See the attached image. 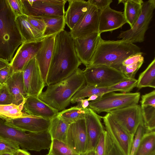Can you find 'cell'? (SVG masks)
<instances>
[{"label": "cell", "mask_w": 155, "mask_h": 155, "mask_svg": "<svg viewBox=\"0 0 155 155\" xmlns=\"http://www.w3.org/2000/svg\"><path fill=\"white\" fill-rule=\"evenodd\" d=\"M104 94H98L93 95L89 97L87 99L89 101H94L98 99Z\"/></svg>", "instance_id": "cell-49"}, {"label": "cell", "mask_w": 155, "mask_h": 155, "mask_svg": "<svg viewBox=\"0 0 155 155\" xmlns=\"http://www.w3.org/2000/svg\"><path fill=\"white\" fill-rule=\"evenodd\" d=\"M101 118L105 130L122 154L130 155L134 136L117 123L109 113Z\"/></svg>", "instance_id": "cell-10"}, {"label": "cell", "mask_w": 155, "mask_h": 155, "mask_svg": "<svg viewBox=\"0 0 155 155\" xmlns=\"http://www.w3.org/2000/svg\"><path fill=\"white\" fill-rule=\"evenodd\" d=\"M25 113L32 116L51 120L58 112L40 100L37 96H28L23 106Z\"/></svg>", "instance_id": "cell-21"}, {"label": "cell", "mask_w": 155, "mask_h": 155, "mask_svg": "<svg viewBox=\"0 0 155 155\" xmlns=\"http://www.w3.org/2000/svg\"><path fill=\"white\" fill-rule=\"evenodd\" d=\"M105 130L101 134L94 150L97 155H104L105 148Z\"/></svg>", "instance_id": "cell-45"}, {"label": "cell", "mask_w": 155, "mask_h": 155, "mask_svg": "<svg viewBox=\"0 0 155 155\" xmlns=\"http://www.w3.org/2000/svg\"><path fill=\"white\" fill-rule=\"evenodd\" d=\"M144 125L147 131L155 129V108L151 106L141 107Z\"/></svg>", "instance_id": "cell-33"}, {"label": "cell", "mask_w": 155, "mask_h": 155, "mask_svg": "<svg viewBox=\"0 0 155 155\" xmlns=\"http://www.w3.org/2000/svg\"><path fill=\"white\" fill-rule=\"evenodd\" d=\"M141 107L151 106L155 108V90L142 95Z\"/></svg>", "instance_id": "cell-42"}, {"label": "cell", "mask_w": 155, "mask_h": 155, "mask_svg": "<svg viewBox=\"0 0 155 155\" xmlns=\"http://www.w3.org/2000/svg\"><path fill=\"white\" fill-rule=\"evenodd\" d=\"M109 113L117 123L134 136L143 120L141 106L138 104Z\"/></svg>", "instance_id": "cell-11"}, {"label": "cell", "mask_w": 155, "mask_h": 155, "mask_svg": "<svg viewBox=\"0 0 155 155\" xmlns=\"http://www.w3.org/2000/svg\"><path fill=\"white\" fill-rule=\"evenodd\" d=\"M15 18L24 15L21 0H7Z\"/></svg>", "instance_id": "cell-44"}, {"label": "cell", "mask_w": 155, "mask_h": 155, "mask_svg": "<svg viewBox=\"0 0 155 155\" xmlns=\"http://www.w3.org/2000/svg\"><path fill=\"white\" fill-rule=\"evenodd\" d=\"M84 118L87 137V151L94 150L101 134L105 130L101 117L88 107Z\"/></svg>", "instance_id": "cell-18"}, {"label": "cell", "mask_w": 155, "mask_h": 155, "mask_svg": "<svg viewBox=\"0 0 155 155\" xmlns=\"http://www.w3.org/2000/svg\"><path fill=\"white\" fill-rule=\"evenodd\" d=\"M86 83L83 70L78 68L66 79L48 86L38 97L59 112L65 109L73 97Z\"/></svg>", "instance_id": "cell-2"}, {"label": "cell", "mask_w": 155, "mask_h": 155, "mask_svg": "<svg viewBox=\"0 0 155 155\" xmlns=\"http://www.w3.org/2000/svg\"><path fill=\"white\" fill-rule=\"evenodd\" d=\"M22 71L25 91L28 96L38 97L45 85L35 57L28 62Z\"/></svg>", "instance_id": "cell-12"}, {"label": "cell", "mask_w": 155, "mask_h": 155, "mask_svg": "<svg viewBox=\"0 0 155 155\" xmlns=\"http://www.w3.org/2000/svg\"><path fill=\"white\" fill-rule=\"evenodd\" d=\"M144 61V60H142L125 66L120 65L116 69L128 78H134L136 73L141 66Z\"/></svg>", "instance_id": "cell-35"}, {"label": "cell", "mask_w": 155, "mask_h": 155, "mask_svg": "<svg viewBox=\"0 0 155 155\" xmlns=\"http://www.w3.org/2000/svg\"><path fill=\"white\" fill-rule=\"evenodd\" d=\"M1 84H0V86H1Z\"/></svg>", "instance_id": "cell-57"}, {"label": "cell", "mask_w": 155, "mask_h": 155, "mask_svg": "<svg viewBox=\"0 0 155 155\" xmlns=\"http://www.w3.org/2000/svg\"><path fill=\"white\" fill-rule=\"evenodd\" d=\"M66 143L73 151L79 154L87 151V137L84 118L69 125L67 132Z\"/></svg>", "instance_id": "cell-13"}, {"label": "cell", "mask_w": 155, "mask_h": 155, "mask_svg": "<svg viewBox=\"0 0 155 155\" xmlns=\"http://www.w3.org/2000/svg\"><path fill=\"white\" fill-rule=\"evenodd\" d=\"M150 155H155V151L152 152Z\"/></svg>", "instance_id": "cell-53"}, {"label": "cell", "mask_w": 155, "mask_h": 155, "mask_svg": "<svg viewBox=\"0 0 155 155\" xmlns=\"http://www.w3.org/2000/svg\"><path fill=\"white\" fill-rule=\"evenodd\" d=\"M137 81V80L134 78H128L108 87L116 91H119L123 93H129L136 87Z\"/></svg>", "instance_id": "cell-36"}, {"label": "cell", "mask_w": 155, "mask_h": 155, "mask_svg": "<svg viewBox=\"0 0 155 155\" xmlns=\"http://www.w3.org/2000/svg\"><path fill=\"white\" fill-rule=\"evenodd\" d=\"M1 155V154H0V155Z\"/></svg>", "instance_id": "cell-58"}, {"label": "cell", "mask_w": 155, "mask_h": 155, "mask_svg": "<svg viewBox=\"0 0 155 155\" xmlns=\"http://www.w3.org/2000/svg\"><path fill=\"white\" fill-rule=\"evenodd\" d=\"M26 17L27 21L43 35L46 25L42 18L27 15Z\"/></svg>", "instance_id": "cell-41"}, {"label": "cell", "mask_w": 155, "mask_h": 155, "mask_svg": "<svg viewBox=\"0 0 155 155\" xmlns=\"http://www.w3.org/2000/svg\"><path fill=\"white\" fill-rule=\"evenodd\" d=\"M50 120L27 114L23 117L5 120L8 125L25 132L38 133L48 130Z\"/></svg>", "instance_id": "cell-16"}, {"label": "cell", "mask_w": 155, "mask_h": 155, "mask_svg": "<svg viewBox=\"0 0 155 155\" xmlns=\"http://www.w3.org/2000/svg\"><path fill=\"white\" fill-rule=\"evenodd\" d=\"M104 155H123L106 130Z\"/></svg>", "instance_id": "cell-38"}, {"label": "cell", "mask_w": 155, "mask_h": 155, "mask_svg": "<svg viewBox=\"0 0 155 155\" xmlns=\"http://www.w3.org/2000/svg\"><path fill=\"white\" fill-rule=\"evenodd\" d=\"M70 124L57 115L51 118L48 131L52 140L56 139L66 143L67 132Z\"/></svg>", "instance_id": "cell-25"}, {"label": "cell", "mask_w": 155, "mask_h": 155, "mask_svg": "<svg viewBox=\"0 0 155 155\" xmlns=\"http://www.w3.org/2000/svg\"><path fill=\"white\" fill-rule=\"evenodd\" d=\"M87 84L101 87H108L128 78L118 70L111 67L91 66L83 70Z\"/></svg>", "instance_id": "cell-7"}, {"label": "cell", "mask_w": 155, "mask_h": 155, "mask_svg": "<svg viewBox=\"0 0 155 155\" xmlns=\"http://www.w3.org/2000/svg\"><path fill=\"white\" fill-rule=\"evenodd\" d=\"M0 138L15 143L23 149L36 151L49 149L52 140L48 130L27 133L8 125L1 119Z\"/></svg>", "instance_id": "cell-5"}, {"label": "cell", "mask_w": 155, "mask_h": 155, "mask_svg": "<svg viewBox=\"0 0 155 155\" xmlns=\"http://www.w3.org/2000/svg\"><path fill=\"white\" fill-rule=\"evenodd\" d=\"M10 64V63L8 61L0 59V70Z\"/></svg>", "instance_id": "cell-50"}, {"label": "cell", "mask_w": 155, "mask_h": 155, "mask_svg": "<svg viewBox=\"0 0 155 155\" xmlns=\"http://www.w3.org/2000/svg\"><path fill=\"white\" fill-rule=\"evenodd\" d=\"M142 0H125L123 12L127 23L130 28L133 26L142 11Z\"/></svg>", "instance_id": "cell-26"}, {"label": "cell", "mask_w": 155, "mask_h": 155, "mask_svg": "<svg viewBox=\"0 0 155 155\" xmlns=\"http://www.w3.org/2000/svg\"><path fill=\"white\" fill-rule=\"evenodd\" d=\"M42 17L46 25L43 35L45 37L56 35L64 30L66 24L64 16H50Z\"/></svg>", "instance_id": "cell-27"}, {"label": "cell", "mask_w": 155, "mask_h": 155, "mask_svg": "<svg viewBox=\"0 0 155 155\" xmlns=\"http://www.w3.org/2000/svg\"><path fill=\"white\" fill-rule=\"evenodd\" d=\"M46 155H52L51 153H49L48 154H47Z\"/></svg>", "instance_id": "cell-55"}, {"label": "cell", "mask_w": 155, "mask_h": 155, "mask_svg": "<svg viewBox=\"0 0 155 155\" xmlns=\"http://www.w3.org/2000/svg\"><path fill=\"white\" fill-rule=\"evenodd\" d=\"M14 73L13 68L10 64L1 69L0 70V84L1 85L5 84Z\"/></svg>", "instance_id": "cell-43"}, {"label": "cell", "mask_w": 155, "mask_h": 155, "mask_svg": "<svg viewBox=\"0 0 155 155\" xmlns=\"http://www.w3.org/2000/svg\"><path fill=\"white\" fill-rule=\"evenodd\" d=\"M49 153L52 155H80L73 151L66 143L53 139Z\"/></svg>", "instance_id": "cell-34"}, {"label": "cell", "mask_w": 155, "mask_h": 155, "mask_svg": "<svg viewBox=\"0 0 155 155\" xmlns=\"http://www.w3.org/2000/svg\"><path fill=\"white\" fill-rule=\"evenodd\" d=\"M55 35L44 38L42 40V46L35 56L45 86L53 54Z\"/></svg>", "instance_id": "cell-20"}, {"label": "cell", "mask_w": 155, "mask_h": 155, "mask_svg": "<svg viewBox=\"0 0 155 155\" xmlns=\"http://www.w3.org/2000/svg\"><path fill=\"white\" fill-rule=\"evenodd\" d=\"M95 155H97L96 154V153H95Z\"/></svg>", "instance_id": "cell-56"}, {"label": "cell", "mask_w": 155, "mask_h": 155, "mask_svg": "<svg viewBox=\"0 0 155 155\" xmlns=\"http://www.w3.org/2000/svg\"><path fill=\"white\" fill-rule=\"evenodd\" d=\"M136 87L140 89L144 87L155 88V58L139 76Z\"/></svg>", "instance_id": "cell-28"}, {"label": "cell", "mask_w": 155, "mask_h": 155, "mask_svg": "<svg viewBox=\"0 0 155 155\" xmlns=\"http://www.w3.org/2000/svg\"><path fill=\"white\" fill-rule=\"evenodd\" d=\"M142 53L139 47L128 40H105L101 38L88 66L103 65L116 69L129 56Z\"/></svg>", "instance_id": "cell-3"}, {"label": "cell", "mask_w": 155, "mask_h": 155, "mask_svg": "<svg viewBox=\"0 0 155 155\" xmlns=\"http://www.w3.org/2000/svg\"><path fill=\"white\" fill-rule=\"evenodd\" d=\"M0 118L2 120L4 119V118L1 115H0Z\"/></svg>", "instance_id": "cell-54"}, {"label": "cell", "mask_w": 155, "mask_h": 155, "mask_svg": "<svg viewBox=\"0 0 155 155\" xmlns=\"http://www.w3.org/2000/svg\"><path fill=\"white\" fill-rule=\"evenodd\" d=\"M25 100L21 104L16 105L13 104L0 105V115L7 119L18 118L25 116L27 113L22 112Z\"/></svg>", "instance_id": "cell-32"}, {"label": "cell", "mask_w": 155, "mask_h": 155, "mask_svg": "<svg viewBox=\"0 0 155 155\" xmlns=\"http://www.w3.org/2000/svg\"><path fill=\"white\" fill-rule=\"evenodd\" d=\"M12 155H31L26 150L19 149L14 152Z\"/></svg>", "instance_id": "cell-48"}, {"label": "cell", "mask_w": 155, "mask_h": 155, "mask_svg": "<svg viewBox=\"0 0 155 155\" xmlns=\"http://www.w3.org/2000/svg\"><path fill=\"white\" fill-rule=\"evenodd\" d=\"M146 132L143 120L140 124L134 135L130 155H135L142 137Z\"/></svg>", "instance_id": "cell-37"}, {"label": "cell", "mask_w": 155, "mask_h": 155, "mask_svg": "<svg viewBox=\"0 0 155 155\" xmlns=\"http://www.w3.org/2000/svg\"><path fill=\"white\" fill-rule=\"evenodd\" d=\"M15 21L23 42L41 41L45 38L42 33L27 21L26 15L17 17Z\"/></svg>", "instance_id": "cell-24"}, {"label": "cell", "mask_w": 155, "mask_h": 155, "mask_svg": "<svg viewBox=\"0 0 155 155\" xmlns=\"http://www.w3.org/2000/svg\"><path fill=\"white\" fill-rule=\"evenodd\" d=\"M23 42L8 0H0V59L10 63Z\"/></svg>", "instance_id": "cell-4"}, {"label": "cell", "mask_w": 155, "mask_h": 155, "mask_svg": "<svg viewBox=\"0 0 155 155\" xmlns=\"http://www.w3.org/2000/svg\"><path fill=\"white\" fill-rule=\"evenodd\" d=\"M140 97V92L107 93L96 100L89 102V108L100 113L120 109L138 104Z\"/></svg>", "instance_id": "cell-6"}, {"label": "cell", "mask_w": 155, "mask_h": 155, "mask_svg": "<svg viewBox=\"0 0 155 155\" xmlns=\"http://www.w3.org/2000/svg\"><path fill=\"white\" fill-rule=\"evenodd\" d=\"M80 155H95V152L94 150H88L80 154Z\"/></svg>", "instance_id": "cell-51"}, {"label": "cell", "mask_w": 155, "mask_h": 155, "mask_svg": "<svg viewBox=\"0 0 155 155\" xmlns=\"http://www.w3.org/2000/svg\"><path fill=\"white\" fill-rule=\"evenodd\" d=\"M100 14V11L90 4L87 12L69 32L73 39L98 32Z\"/></svg>", "instance_id": "cell-14"}, {"label": "cell", "mask_w": 155, "mask_h": 155, "mask_svg": "<svg viewBox=\"0 0 155 155\" xmlns=\"http://www.w3.org/2000/svg\"><path fill=\"white\" fill-rule=\"evenodd\" d=\"M90 4L95 6L99 11H101L110 6L112 0H88Z\"/></svg>", "instance_id": "cell-46"}, {"label": "cell", "mask_w": 155, "mask_h": 155, "mask_svg": "<svg viewBox=\"0 0 155 155\" xmlns=\"http://www.w3.org/2000/svg\"><path fill=\"white\" fill-rule=\"evenodd\" d=\"M78 102L77 106L79 107L85 109L89 107V102L87 99H80L77 100L76 102Z\"/></svg>", "instance_id": "cell-47"}, {"label": "cell", "mask_w": 155, "mask_h": 155, "mask_svg": "<svg viewBox=\"0 0 155 155\" xmlns=\"http://www.w3.org/2000/svg\"><path fill=\"white\" fill-rule=\"evenodd\" d=\"M13 96L5 84L0 86V105L12 104Z\"/></svg>", "instance_id": "cell-40"}, {"label": "cell", "mask_w": 155, "mask_h": 155, "mask_svg": "<svg viewBox=\"0 0 155 155\" xmlns=\"http://www.w3.org/2000/svg\"><path fill=\"white\" fill-rule=\"evenodd\" d=\"M98 32L73 39L75 51L81 64L86 67L90 63L98 41L101 37Z\"/></svg>", "instance_id": "cell-15"}, {"label": "cell", "mask_w": 155, "mask_h": 155, "mask_svg": "<svg viewBox=\"0 0 155 155\" xmlns=\"http://www.w3.org/2000/svg\"><path fill=\"white\" fill-rule=\"evenodd\" d=\"M81 63L77 55L73 40L64 30L55 35L46 86L54 84L71 75Z\"/></svg>", "instance_id": "cell-1"}, {"label": "cell", "mask_w": 155, "mask_h": 155, "mask_svg": "<svg viewBox=\"0 0 155 155\" xmlns=\"http://www.w3.org/2000/svg\"><path fill=\"white\" fill-rule=\"evenodd\" d=\"M155 8V0L143 2L141 12L133 26L128 30L121 31L117 38L133 43L143 42Z\"/></svg>", "instance_id": "cell-8"}, {"label": "cell", "mask_w": 155, "mask_h": 155, "mask_svg": "<svg viewBox=\"0 0 155 155\" xmlns=\"http://www.w3.org/2000/svg\"><path fill=\"white\" fill-rule=\"evenodd\" d=\"M88 108L84 109L77 106H74L59 112L57 115L70 124L79 119L84 118Z\"/></svg>", "instance_id": "cell-31"}, {"label": "cell", "mask_w": 155, "mask_h": 155, "mask_svg": "<svg viewBox=\"0 0 155 155\" xmlns=\"http://www.w3.org/2000/svg\"><path fill=\"white\" fill-rule=\"evenodd\" d=\"M5 84L13 96V104L18 105L28 96L25 91L22 71L14 72Z\"/></svg>", "instance_id": "cell-23"}, {"label": "cell", "mask_w": 155, "mask_h": 155, "mask_svg": "<svg viewBox=\"0 0 155 155\" xmlns=\"http://www.w3.org/2000/svg\"><path fill=\"white\" fill-rule=\"evenodd\" d=\"M67 1L68 6L65 12L64 19L65 24L71 30L87 12L90 4L88 0H68Z\"/></svg>", "instance_id": "cell-22"}, {"label": "cell", "mask_w": 155, "mask_h": 155, "mask_svg": "<svg viewBox=\"0 0 155 155\" xmlns=\"http://www.w3.org/2000/svg\"><path fill=\"white\" fill-rule=\"evenodd\" d=\"M20 147L15 143L8 140L0 138V154H13Z\"/></svg>", "instance_id": "cell-39"}, {"label": "cell", "mask_w": 155, "mask_h": 155, "mask_svg": "<svg viewBox=\"0 0 155 155\" xmlns=\"http://www.w3.org/2000/svg\"><path fill=\"white\" fill-rule=\"evenodd\" d=\"M116 91L115 90L109 87H98L87 84L74 95L71 98V103L72 104H74L78 99H84L93 95L104 94L108 92Z\"/></svg>", "instance_id": "cell-29"}, {"label": "cell", "mask_w": 155, "mask_h": 155, "mask_svg": "<svg viewBox=\"0 0 155 155\" xmlns=\"http://www.w3.org/2000/svg\"><path fill=\"white\" fill-rule=\"evenodd\" d=\"M42 40L21 44L10 63L14 72L22 71L28 62L35 57L42 46Z\"/></svg>", "instance_id": "cell-17"}, {"label": "cell", "mask_w": 155, "mask_h": 155, "mask_svg": "<svg viewBox=\"0 0 155 155\" xmlns=\"http://www.w3.org/2000/svg\"><path fill=\"white\" fill-rule=\"evenodd\" d=\"M127 23L123 12L111 8L110 6L100 11L98 32L112 31Z\"/></svg>", "instance_id": "cell-19"}, {"label": "cell", "mask_w": 155, "mask_h": 155, "mask_svg": "<svg viewBox=\"0 0 155 155\" xmlns=\"http://www.w3.org/2000/svg\"><path fill=\"white\" fill-rule=\"evenodd\" d=\"M1 155H12V154L10 153H3L1 154Z\"/></svg>", "instance_id": "cell-52"}, {"label": "cell", "mask_w": 155, "mask_h": 155, "mask_svg": "<svg viewBox=\"0 0 155 155\" xmlns=\"http://www.w3.org/2000/svg\"><path fill=\"white\" fill-rule=\"evenodd\" d=\"M155 151V132L147 131L144 134L135 155H150Z\"/></svg>", "instance_id": "cell-30"}, {"label": "cell", "mask_w": 155, "mask_h": 155, "mask_svg": "<svg viewBox=\"0 0 155 155\" xmlns=\"http://www.w3.org/2000/svg\"><path fill=\"white\" fill-rule=\"evenodd\" d=\"M24 15L34 17L64 16L66 0H21Z\"/></svg>", "instance_id": "cell-9"}]
</instances>
